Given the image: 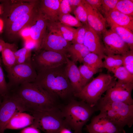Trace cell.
I'll list each match as a JSON object with an SVG mask.
<instances>
[{"label": "cell", "instance_id": "obj_1", "mask_svg": "<svg viewBox=\"0 0 133 133\" xmlns=\"http://www.w3.org/2000/svg\"><path fill=\"white\" fill-rule=\"evenodd\" d=\"M64 65L37 71L34 82L56 99L66 98L74 93L66 74Z\"/></svg>", "mask_w": 133, "mask_h": 133}, {"label": "cell", "instance_id": "obj_2", "mask_svg": "<svg viewBox=\"0 0 133 133\" xmlns=\"http://www.w3.org/2000/svg\"><path fill=\"white\" fill-rule=\"evenodd\" d=\"M13 93L17 96L30 112L44 111L58 107L56 99L34 82H26L14 88Z\"/></svg>", "mask_w": 133, "mask_h": 133}, {"label": "cell", "instance_id": "obj_3", "mask_svg": "<svg viewBox=\"0 0 133 133\" xmlns=\"http://www.w3.org/2000/svg\"><path fill=\"white\" fill-rule=\"evenodd\" d=\"M61 110L67 128L74 133H82L83 127L97 110L82 100L72 99Z\"/></svg>", "mask_w": 133, "mask_h": 133}, {"label": "cell", "instance_id": "obj_4", "mask_svg": "<svg viewBox=\"0 0 133 133\" xmlns=\"http://www.w3.org/2000/svg\"><path fill=\"white\" fill-rule=\"evenodd\" d=\"M96 107L120 128H123L126 126L130 128L133 124V105L119 102L99 101Z\"/></svg>", "mask_w": 133, "mask_h": 133}, {"label": "cell", "instance_id": "obj_5", "mask_svg": "<svg viewBox=\"0 0 133 133\" xmlns=\"http://www.w3.org/2000/svg\"><path fill=\"white\" fill-rule=\"evenodd\" d=\"M114 78L109 74L100 73L74 95L91 106H96L102 94L107 90Z\"/></svg>", "mask_w": 133, "mask_h": 133}, {"label": "cell", "instance_id": "obj_6", "mask_svg": "<svg viewBox=\"0 0 133 133\" xmlns=\"http://www.w3.org/2000/svg\"><path fill=\"white\" fill-rule=\"evenodd\" d=\"M30 112L34 117L31 126L45 133H58L63 128H67L61 110L58 107L49 111Z\"/></svg>", "mask_w": 133, "mask_h": 133}, {"label": "cell", "instance_id": "obj_7", "mask_svg": "<svg viewBox=\"0 0 133 133\" xmlns=\"http://www.w3.org/2000/svg\"><path fill=\"white\" fill-rule=\"evenodd\" d=\"M6 71L9 80L7 84L10 90L24 83L34 82L37 76L32 60L23 63L16 64Z\"/></svg>", "mask_w": 133, "mask_h": 133}, {"label": "cell", "instance_id": "obj_8", "mask_svg": "<svg viewBox=\"0 0 133 133\" xmlns=\"http://www.w3.org/2000/svg\"><path fill=\"white\" fill-rule=\"evenodd\" d=\"M2 98L0 105V133H4L6 125L15 114L28 111L21 100L13 93H9Z\"/></svg>", "mask_w": 133, "mask_h": 133}, {"label": "cell", "instance_id": "obj_9", "mask_svg": "<svg viewBox=\"0 0 133 133\" xmlns=\"http://www.w3.org/2000/svg\"><path fill=\"white\" fill-rule=\"evenodd\" d=\"M37 2L36 0H18L4 5L1 15L4 30L17 18L32 12L36 7Z\"/></svg>", "mask_w": 133, "mask_h": 133}, {"label": "cell", "instance_id": "obj_10", "mask_svg": "<svg viewBox=\"0 0 133 133\" xmlns=\"http://www.w3.org/2000/svg\"><path fill=\"white\" fill-rule=\"evenodd\" d=\"M113 79L104 96L99 101L104 102H119L133 105L132 93L133 83H126ZM99 102V101H98Z\"/></svg>", "mask_w": 133, "mask_h": 133}, {"label": "cell", "instance_id": "obj_11", "mask_svg": "<svg viewBox=\"0 0 133 133\" xmlns=\"http://www.w3.org/2000/svg\"><path fill=\"white\" fill-rule=\"evenodd\" d=\"M66 55L44 50L32 60L37 71L56 67L66 64Z\"/></svg>", "mask_w": 133, "mask_h": 133}, {"label": "cell", "instance_id": "obj_12", "mask_svg": "<svg viewBox=\"0 0 133 133\" xmlns=\"http://www.w3.org/2000/svg\"><path fill=\"white\" fill-rule=\"evenodd\" d=\"M104 53L107 55H122L130 50L128 45L111 29L102 34Z\"/></svg>", "mask_w": 133, "mask_h": 133}, {"label": "cell", "instance_id": "obj_13", "mask_svg": "<svg viewBox=\"0 0 133 133\" xmlns=\"http://www.w3.org/2000/svg\"><path fill=\"white\" fill-rule=\"evenodd\" d=\"M85 129L89 133H126L123 128L117 126L100 112L92 118Z\"/></svg>", "mask_w": 133, "mask_h": 133}, {"label": "cell", "instance_id": "obj_14", "mask_svg": "<svg viewBox=\"0 0 133 133\" xmlns=\"http://www.w3.org/2000/svg\"><path fill=\"white\" fill-rule=\"evenodd\" d=\"M46 33L43 39L40 49L52 51L66 55L67 50L70 44L60 33L52 29Z\"/></svg>", "mask_w": 133, "mask_h": 133}, {"label": "cell", "instance_id": "obj_15", "mask_svg": "<svg viewBox=\"0 0 133 133\" xmlns=\"http://www.w3.org/2000/svg\"><path fill=\"white\" fill-rule=\"evenodd\" d=\"M48 20L39 9L30 24V37L35 43L36 50H40L42 42L47 33Z\"/></svg>", "mask_w": 133, "mask_h": 133}, {"label": "cell", "instance_id": "obj_16", "mask_svg": "<svg viewBox=\"0 0 133 133\" xmlns=\"http://www.w3.org/2000/svg\"><path fill=\"white\" fill-rule=\"evenodd\" d=\"M87 14V21L89 26L100 36L107 30L106 21L100 12L93 8L85 1L82 0Z\"/></svg>", "mask_w": 133, "mask_h": 133}, {"label": "cell", "instance_id": "obj_17", "mask_svg": "<svg viewBox=\"0 0 133 133\" xmlns=\"http://www.w3.org/2000/svg\"><path fill=\"white\" fill-rule=\"evenodd\" d=\"M83 44L90 52L99 56L102 59L105 55L103 44L100 36L88 25H86L85 32Z\"/></svg>", "mask_w": 133, "mask_h": 133}, {"label": "cell", "instance_id": "obj_18", "mask_svg": "<svg viewBox=\"0 0 133 133\" xmlns=\"http://www.w3.org/2000/svg\"><path fill=\"white\" fill-rule=\"evenodd\" d=\"M35 8L30 13L17 18L5 30L9 39L13 40L19 36L20 30L24 27L30 24L36 11Z\"/></svg>", "mask_w": 133, "mask_h": 133}, {"label": "cell", "instance_id": "obj_19", "mask_svg": "<svg viewBox=\"0 0 133 133\" xmlns=\"http://www.w3.org/2000/svg\"><path fill=\"white\" fill-rule=\"evenodd\" d=\"M66 58V63L65 66L66 73L74 91V93H77L83 87L80 74L75 64L67 56Z\"/></svg>", "mask_w": 133, "mask_h": 133}, {"label": "cell", "instance_id": "obj_20", "mask_svg": "<svg viewBox=\"0 0 133 133\" xmlns=\"http://www.w3.org/2000/svg\"><path fill=\"white\" fill-rule=\"evenodd\" d=\"M109 25L114 24L128 29L133 32V17L114 10L104 16Z\"/></svg>", "mask_w": 133, "mask_h": 133}, {"label": "cell", "instance_id": "obj_21", "mask_svg": "<svg viewBox=\"0 0 133 133\" xmlns=\"http://www.w3.org/2000/svg\"><path fill=\"white\" fill-rule=\"evenodd\" d=\"M60 0H43L41 1L39 9L49 21L58 20Z\"/></svg>", "mask_w": 133, "mask_h": 133}, {"label": "cell", "instance_id": "obj_22", "mask_svg": "<svg viewBox=\"0 0 133 133\" xmlns=\"http://www.w3.org/2000/svg\"><path fill=\"white\" fill-rule=\"evenodd\" d=\"M34 117L32 115L24 112H17L9 120L5 127V130L24 128L31 126Z\"/></svg>", "mask_w": 133, "mask_h": 133}, {"label": "cell", "instance_id": "obj_23", "mask_svg": "<svg viewBox=\"0 0 133 133\" xmlns=\"http://www.w3.org/2000/svg\"><path fill=\"white\" fill-rule=\"evenodd\" d=\"M17 50L15 44L5 42L1 51V58L6 70L16 64L14 52Z\"/></svg>", "mask_w": 133, "mask_h": 133}, {"label": "cell", "instance_id": "obj_24", "mask_svg": "<svg viewBox=\"0 0 133 133\" xmlns=\"http://www.w3.org/2000/svg\"><path fill=\"white\" fill-rule=\"evenodd\" d=\"M47 29L53 30L60 33L67 41H72L76 29L62 24L59 21H48Z\"/></svg>", "mask_w": 133, "mask_h": 133}, {"label": "cell", "instance_id": "obj_25", "mask_svg": "<svg viewBox=\"0 0 133 133\" xmlns=\"http://www.w3.org/2000/svg\"><path fill=\"white\" fill-rule=\"evenodd\" d=\"M71 57L72 61L75 64L77 62L82 63L85 57L90 52L83 44H73L70 45L67 50Z\"/></svg>", "mask_w": 133, "mask_h": 133}, {"label": "cell", "instance_id": "obj_26", "mask_svg": "<svg viewBox=\"0 0 133 133\" xmlns=\"http://www.w3.org/2000/svg\"><path fill=\"white\" fill-rule=\"evenodd\" d=\"M111 29L116 33L128 46L130 50H133V32L126 28L114 24L109 25Z\"/></svg>", "mask_w": 133, "mask_h": 133}, {"label": "cell", "instance_id": "obj_27", "mask_svg": "<svg viewBox=\"0 0 133 133\" xmlns=\"http://www.w3.org/2000/svg\"><path fill=\"white\" fill-rule=\"evenodd\" d=\"M103 59L104 68H106L109 72H112L117 68L123 66V58L121 55H105Z\"/></svg>", "mask_w": 133, "mask_h": 133}, {"label": "cell", "instance_id": "obj_28", "mask_svg": "<svg viewBox=\"0 0 133 133\" xmlns=\"http://www.w3.org/2000/svg\"><path fill=\"white\" fill-rule=\"evenodd\" d=\"M78 68L80 74L83 87L88 83L89 80L94 75L101 70V69L92 68L84 64L80 66Z\"/></svg>", "mask_w": 133, "mask_h": 133}, {"label": "cell", "instance_id": "obj_29", "mask_svg": "<svg viewBox=\"0 0 133 133\" xmlns=\"http://www.w3.org/2000/svg\"><path fill=\"white\" fill-rule=\"evenodd\" d=\"M82 63L83 64L98 69L104 68L102 59L98 55L90 52L84 58Z\"/></svg>", "mask_w": 133, "mask_h": 133}, {"label": "cell", "instance_id": "obj_30", "mask_svg": "<svg viewBox=\"0 0 133 133\" xmlns=\"http://www.w3.org/2000/svg\"><path fill=\"white\" fill-rule=\"evenodd\" d=\"M112 72L118 81L126 83H133V74L123 66L117 68Z\"/></svg>", "mask_w": 133, "mask_h": 133}, {"label": "cell", "instance_id": "obj_31", "mask_svg": "<svg viewBox=\"0 0 133 133\" xmlns=\"http://www.w3.org/2000/svg\"><path fill=\"white\" fill-rule=\"evenodd\" d=\"M114 10L127 15L133 17V0H119Z\"/></svg>", "mask_w": 133, "mask_h": 133}, {"label": "cell", "instance_id": "obj_32", "mask_svg": "<svg viewBox=\"0 0 133 133\" xmlns=\"http://www.w3.org/2000/svg\"><path fill=\"white\" fill-rule=\"evenodd\" d=\"M58 20L64 25L71 27H79L83 25L75 17L70 14L59 15Z\"/></svg>", "mask_w": 133, "mask_h": 133}, {"label": "cell", "instance_id": "obj_33", "mask_svg": "<svg viewBox=\"0 0 133 133\" xmlns=\"http://www.w3.org/2000/svg\"><path fill=\"white\" fill-rule=\"evenodd\" d=\"M31 51L24 47L15 51L14 54L16 59V64L23 63L31 60Z\"/></svg>", "mask_w": 133, "mask_h": 133}, {"label": "cell", "instance_id": "obj_34", "mask_svg": "<svg viewBox=\"0 0 133 133\" xmlns=\"http://www.w3.org/2000/svg\"><path fill=\"white\" fill-rule=\"evenodd\" d=\"M73 12L75 17L83 25L88 24L87 12L85 7L82 3H82L75 8Z\"/></svg>", "mask_w": 133, "mask_h": 133}, {"label": "cell", "instance_id": "obj_35", "mask_svg": "<svg viewBox=\"0 0 133 133\" xmlns=\"http://www.w3.org/2000/svg\"><path fill=\"white\" fill-rule=\"evenodd\" d=\"M2 61L0 57V97L2 98L9 93L2 66Z\"/></svg>", "mask_w": 133, "mask_h": 133}, {"label": "cell", "instance_id": "obj_36", "mask_svg": "<svg viewBox=\"0 0 133 133\" xmlns=\"http://www.w3.org/2000/svg\"><path fill=\"white\" fill-rule=\"evenodd\" d=\"M121 56L123 58V66L133 74V50H130Z\"/></svg>", "mask_w": 133, "mask_h": 133}, {"label": "cell", "instance_id": "obj_37", "mask_svg": "<svg viewBox=\"0 0 133 133\" xmlns=\"http://www.w3.org/2000/svg\"><path fill=\"white\" fill-rule=\"evenodd\" d=\"M119 0H101V14L104 17L114 10Z\"/></svg>", "mask_w": 133, "mask_h": 133}, {"label": "cell", "instance_id": "obj_38", "mask_svg": "<svg viewBox=\"0 0 133 133\" xmlns=\"http://www.w3.org/2000/svg\"><path fill=\"white\" fill-rule=\"evenodd\" d=\"M86 30V25H83L76 29L72 41L73 44H83Z\"/></svg>", "mask_w": 133, "mask_h": 133}, {"label": "cell", "instance_id": "obj_39", "mask_svg": "<svg viewBox=\"0 0 133 133\" xmlns=\"http://www.w3.org/2000/svg\"><path fill=\"white\" fill-rule=\"evenodd\" d=\"M71 10L68 0H60L59 11V16L70 14Z\"/></svg>", "mask_w": 133, "mask_h": 133}, {"label": "cell", "instance_id": "obj_40", "mask_svg": "<svg viewBox=\"0 0 133 133\" xmlns=\"http://www.w3.org/2000/svg\"><path fill=\"white\" fill-rule=\"evenodd\" d=\"M94 9L101 14V0H85Z\"/></svg>", "mask_w": 133, "mask_h": 133}, {"label": "cell", "instance_id": "obj_41", "mask_svg": "<svg viewBox=\"0 0 133 133\" xmlns=\"http://www.w3.org/2000/svg\"><path fill=\"white\" fill-rule=\"evenodd\" d=\"M19 35L24 40L31 38L30 25L24 27L20 30Z\"/></svg>", "mask_w": 133, "mask_h": 133}, {"label": "cell", "instance_id": "obj_42", "mask_svg": "<svg viewBox=\"0 0 133 133\" xmlns=\"http://www.w3.org/2000/svg\"><path fill=\"white\" fill-rule=\"evenodd\" d=\"M39 130L32 126L25 127L18 133H40Z\"/></svg>", "mask_w": 133, "mask_h": 133}, {"label": "cell", "instance_id": "obj_43", "mask_svg": "<svg viewBox=\"0 0 133 133\" xmlns=\"http://www.w3.org/2000/svg\"><path fill=\"white\" fill-rule=\"evenodd\" d=\"M24 47L31 50L33 49L36 50V48L35 42L31 38L25 40Z\"/></svg>", "mask_w": 133, "mask_h": 133}, {"label": "cell", "instance_id": "obj_44", "mask_svg": "<svg viewBox=\"0 0 133 133\" xmlns=\"http://www.w3.org/2000/svg\"><path fill=\"white\" fill-rule=\"evenodd\" d=\"M72 12H73L75 8L82 2V0H68Z\"/></svg>", "mask_w": 133, "mask_h": 133}, {"label": "cell", "instance_id": "obj_45", "mask_svg": "<svg viewBox=\"0 0 133 133\" xmlns=\"http://www.w3.org/2000/svg\"><path fill=\"white\" fill-rule=\"evenodd\" d=\"M58 133H72L70 130L67 128H64L61 129Z\"/></svg>", "mask_w": 133, "mask_h": 133}, {"label": "cell", "instance_id": "obj_46", "mask_svg": "<svg viewBox=\"0 0 133 133\" xmlns=\"http://www.w3.org/2000/svg\"><path fill=\"white\" fill-rule=\"evenodd\" d=\"M5 43L3 40L0 38V52H1Z\"/></svg>", "mask_w": 133, "mask_h": 133}, {"label": "cell", "instance_id": "obj_47", "mask_svg": "<svg viewBox=\"0 0 133 133\" xmlns=\"http://www.w3.org/2000/svg\"><path fill=\"white\" fill-rule=\"evenodd\" d=\"M4 23L1 18H0V33L1 32L4 28Z\"/></svg>", "mask_w": 133, "mask_h": 133}, {"label": "cell", "instance_id": "obj_48", "mask_svg": "<svg viewBox=\"0 0 133 133\" xmlns=\"http://www.w3.org/2000/svg\"><path fill=\"white\" fill-rule=\"evenodd\" d=\"M3 11V7L0 5V15H1Z\"/></svg>", "mask_w": 133, "mask_h": 133}, {"label": "cell", "instance_id": "obj_49", "mask_svg": "<svg viewBox=\"0 0 133 133\" xmlns=\"http://www.w3.org/2000/svg\"><path fill=\"white\" fill-rule=\"evenodd\" d=\"M1 98H2V97H0V102H1Z\"/></svg>", "mask_w": 133, "mask_h": 133}, {"label": "cell", "instance_id": "obj_50", "mask_svg": "<svg viewBox=\"0 0 133 133\" xmlns=\"http://www.w3.org/2000/svg\"><path fill=\"white\" fill-rule=\"evenodd\" d=\"M1 102H0V104H1Z\"/></svg>", "mask_w": 133, "mask_h": 133}]
</instances>
